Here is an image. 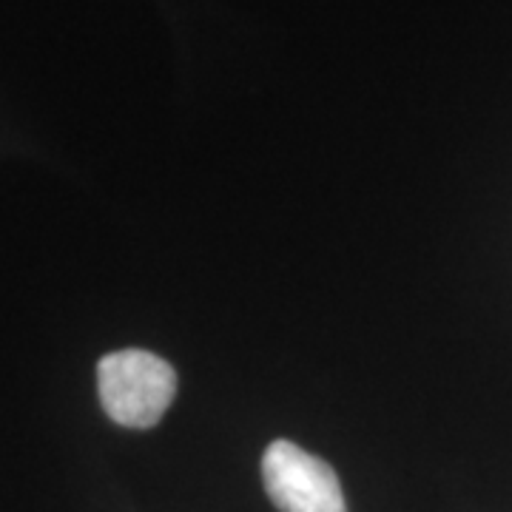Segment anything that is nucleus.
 Returning a JSON list of instances; mask_svg holds the SVG:
<instances>
[{"mask_svg": "<svg viewBox=\"0 0 512 512\" xmlns=\"http://www.w3.org/2000/svg\"><path fill=\"white\" fill-rule=\"evenodd\" d=\"M97 393L111 421L148 430L163 419L174 402L177 373L165 359L148 350H114L97 365Z\"/></svg>", "mask_w": 512, "mask_h": 512, "instance_id": "f257e3e1", "label": "nucleus"}, {"mask_svg": "<svg viewBox=\"0 0 512 512\" xmlns=\"http://www.w3.org/2000/svg\"><path fill=\"white\" fill-rule=\"evenodd\" d=\"M262 481L276 510L348 512L345 493L333 467L288 439L268 444L262 456Z\"/></svg>", "mask_w": 512, "mask_h": 512, "instance_id": "f03ea898", "label": "nucleus"}]
</instances>
